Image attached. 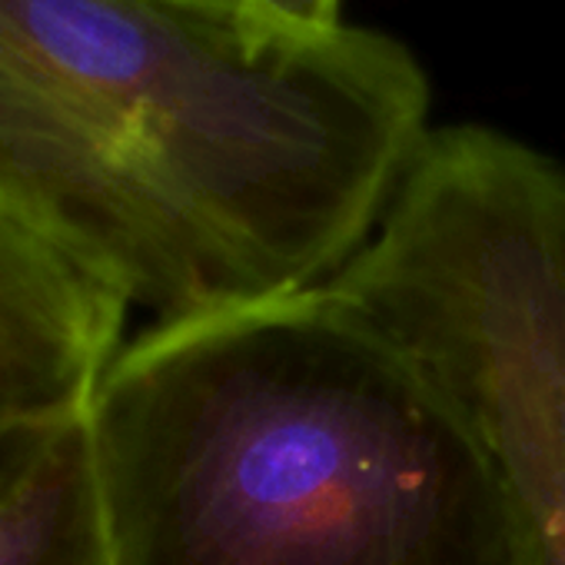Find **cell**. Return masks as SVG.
<instances>
[{"mask_svg":"<svg viewBox=\"0 0 565 565\" xmlns=\"http://www.w3.org/2000/svg\"><path fill=\"white\" fill-rule=\"evenodd\" d=\"M393 34L239 0H0V206L153 323L330 282L429 127Z\"/></svg>","mask_w":565,"mask_h":565,"instance_id":"1","label":"cell"},{"mask_svg":"<svg viewBox=\"0 0 565 565\" xmlns=\"http://www.w3.org/2000/svg\"><path fill=\"white\" fill-rule=\"evenodd\" d=\"M87 416L114 565H545L462 413L333 282L153 323Z\"/></svg>","mask_w":565,"mask_h":565,"instance_id":"2","label":"cell"},{"mask_svg":"<svg viewBox=\"0 0 565 565\" xmlns=\"http://www.w3.org/2000/svg\"><path fill=\"white\" fill-rule=\"evenodd\" d=\"M330 282L423 363L565 565V163L492 127L429 130Z\"/></svg>","mask_w":565,"mask_h":565,"instance_id":"3","label":"cell"},{"mask_svg":"<svg viewBox=\"0 0 565 565\" xmlns=\"http://www.w3.org/2000/svg\"><path fill=\"white\" fill-rule=\"evenodd\" d=\"M130 310L94 266L0 206V429L87 413Z\"/></svg>","mask_w":565,"mask_h":565,"instance_id":"4","label":"cell"},{"mask_svg":"<svg viewBox=\"0 0 565 565\" xmlns=\"http://www.w3.org/2000/svg\"><path fill=\"white\" fill-rule=\"evenodd\" d=\"M87 413L0 429V565H114Z\"/></svg>","mask_w":565,"mask_h":565,"instance_id":"5","label":"cell"},{"mask_svg":"<svg viewBox=\"0 0 565 565\" xmlns=\"http://www.w3.org/2000/svg\"><path fill=\"white\" fill-rule=\"evenodd\" d=\"M239 4L253 18L297 34H330L347 24L340 18V0H239Z\"/></svg>","mask_w":565,"mask_h":565,"instance_id":"6","label":"cell"}]
</instances>
